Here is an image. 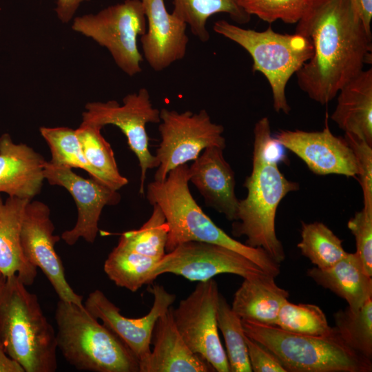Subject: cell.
<instances>
[{"mask_svg":"<svg viewBox=\"0 0 372 372\" xmlns=\"http://www.w3.org/2000/svg\"><path fill=\"white\" fill-rule=\"evenodd\" d=\"M159 260L118 243L105 260L103 269L116 286L136 292L152 283L151 273Z\"/></svg>","mask_w":372,"mask_h":372,"instance_id":"26","label":"cell"},{"mask_svg":"<svg viewBox=\"0 0 372 372\" xmlns=\"http://www.w3.org/2000/svg\"><path fill=\"white\" fill-rule=\"evenodd\" d=\"M39 130L50 149L52 164L81 168L92 177V169L83 154L75 130L41 127Z\"/></svg>","mask_w":372,"mask_h":372,"instance_id":"33","label":"cell"},{"mask_svg":"<svg viewBox=\"0 0 372 372\" xmlns=\"http://www.w3.org/2000/svg\"><path fill=\"white\" fill-rule=\"evenodd\" d=\"M366 30L371 33L372 0H349Z\"/></svg>","mask_w":372,"mask_h":372,"instance_id":"39","label":"cell"},{"mask_svg":"<svg viewBox=\"0 0 372 372\" xmlns=\"http://www.w3.org/2000/svg\"><path fill=\"white\" fill-rule=\"evenodd\" d=\"M148 220L138 229L123 232L119 244L147 256L161 260L166 254L169 227L161 207L156 205Z\"/></svg>","mask_w":372,"mask_h":372,"instance_id":"31","label":"cell"},{"mask_svg":"<svg viewBox=\"0 0 372 372\" xmlns=\"http://www.w3.org/2000/svg\"><path fill=\"white\" fill-rule=\"evenodd\" d=\"M355 239L356 254L365 273L372 277V207L363 206L347 223Z\"/></svg>","mask_w":372,"mask_h":372,"instance_id":"35","label":"cell"},{"mask_svg":"<svg viewBox=\"0 0 372 372\" xmlns=\"http://www.w3.org/2000/svg\"><path fill=\"white\" fill-rule=\"evenodd\" d=\"M48 206L29 200L25 207L21 229V244L26 260L40 269L59 300L84 307L83 296L74 292L65 278L63 262L55 251L60 236L54 234V226Z\"/></svg>","mask_w":372,"mask_h":372,"instance_id":"13","label":"cell"},{"mask_svg":"<svg viewBox=\"0 0 372 372\" xmlns=\"http://www.w3.org/2000/svg\"><path fill=\"white\" fill-rule=\"evenodd\" d=\"M297 247L303 256L320 269L331 267L347 254L342 240L320 222H302L301 240Z\"/></svg>","mask_w":372,"mask_h":372,"instance_id":"28","label":"cell"},{"mask_svg":"<svg viewBox=\"0 0 372 372\" xmlns=\"http://www.w3.org/2000/svg\"><path fill=\"white\" fill-rule=\"evenodd\" d=\"M252 169L245 179L246 197L239 200L238 219L232 234L244 236L245 244L264 249L280 264L285 254L276 233V215L281 200L290 192L299 189L297 182L288 180L280 171L276 147L267 117H262L254 128Z\"/></svg>","mask_w":372,"mask_h":372,"instance_id":"2","label":"cell"},{"mask_svg":"<svg viewBox=\"0 0 372 372\" xmlns=\"http://www.w3.org/2000/svg\"><path fill=\"white\" fill-rule=\"evenodd\" d=\"M333 316L334 327L344 342L357 353L372 360V298L357 310L347 307Z\"/></svg>","mask_w":372,"mask_h":372,"instance_id":"29","label":"cell"},{"mask_svg":"<svg viewBox=\"0 0 372 372\" xmlns=\"http://www.w3.org/2000/svg\"><path fill=\"white\" fill-rule=\"evenodd\" d=\"M154 296L153 304L144 316L132 318L124 316L101 290L90 292L83 303L85 309L112 331L131 351L138 363L149 356L155 324L176 300V295L168 292L163 286L154 285L149 288Z\"/></svg>","mask_w":372,"mask_h":372,"instance_id":"14","label":"cell"},{"mask_svg":"<svg viewBox=\"0 0 372 372\" xmlns=\"http://www.w3.org/2000/svg\"><path fill=\"white\" fill-rule=\"evenodd\" d=\"M56 344L77 370L139 372V363L127 346L84 307L59 300L55 310Z\"/></svg>","mask_w":372,"mask_h":372,"instance_id":"5","label":"cell"},{"mask_svg":"<svg viewBox=\"0 0 372 372\" xmlns=\"http://www.w3.org/2000/svg\"><path fill=\"white\" fill-rule=\"evenodd\" d=\"M307 275L318 285L345 300L348 307L353 310L372 298V277L365 273L355 252L347 253L329 268H311Z\"/></svg>","mask_w":372,"mask_h":372,"instance_id":"23","label":"cell"},{"mask_svg":"<svg viewBox=\"0 0 372 372\" xmlns=\"http://www.w3.org/2000/svg\"><path fill=\"white\" fill-rule=\"evenodd\" d=\"M0 372H24L21 365L6 353L0 340Z\"/></svg>","mask_w":372,"mask_h":372,"instance_id":"40","label":"cell"},{"mask_svg":"<svg viewBox=\"0 0 372 372\" xmlns=\"http://www.w3.org/2000/svg\"><path fill=\"white\" fill-rule=\"evenodd\" d=\"M44 176L50 185L66 189L75 200L78 210L74 227L63 231L61 238L69 245L79 238L93 243L99 231V221L105 206L114 205L121 200L118 191L113 190L93 178L85 179L71 167L55 165L50 161L44 164Z\"/></svg>","mask_w":372,"mask_h":372,"instance_id":"15","label":"cell"},{"mask_svg":"<svg viewBox=\"0 0 372 372\" xmlns=\"http://www.w3.org/2000/svg\"><path fill=\"white\" fill-rule=\"evenodd\" d=\"M344 139L355 156L363 204L372 207V145L353 134L345 133Z\"/></svg>","mask_w":372,"mask_h":372,"instance_id":"36","label":"cell"},{"mask_svg":"<svg viewBox=\"0 0 372 372\" xmlns=\"http://www.w3.org/2000/svg\"><path fill=\"white\" fill-rule=\"evenodd\" d=\"M331 118L345 133L372 145V69L363 70L338 92Z\"/></svg>","mask_w":372,"mask_h":372,"instance_id":"21","label":"cell"},{"mask_svg":"<svg viewBox=\"0 0 372 372\" xmlns=\"http://www.w3.org/2000/svg\"><path fill=\"white\" fill-rule=\"evenodd\" d=\"M274 138L304 161L315 174H358L354 154L344 137L335 136L327 125L321 131L280 130Z\"/></svg>","mask_w":372,"mask_h":372,"instance_id":"16","label":"cell"},{"mask_svg":"<svg viewBox=\"0 0 372 372\" xmlns=\"http://www.w3.org/2000/svg\"><path fill=\"white\" fill-rule=\"evenodd\" d=\"M221 147L205 149L189 167V182L198 190L207 206L236 221L239 200L235 194V174Z\"/></svg>","mask_w":372,"mask_h":372,"instance_id":"18","label":"cell"},{"mask_svg":"<svg viewBox=\"0 0 372 372\" xmlns=\"http://www.w3.org/2000/svg\"><path fill=\"white\" fill-rule=\"evenodd\" d=\"M275 326L289 332L313 336L327 335L333 331L317 305L296 304L288 300L281 306Z\"/></svg>","mask_w":372,"mask_h":372,"instance_id":"32","label":"cell"},{"mask_svg":"<svg viewBox=\"0 0 372 372\" xmlns=\"http://www.w3.org/2000/svg\"><path fill=\"white\" fill-rule=\"evenodd\" d=\"M102 128L81 123L75 130L83 154L91 167L92 178L118 191L128 183L119 172L110 144L101 133Z\"/></svg>","mask_w":372,"mask_h":372,"instance_id":"25","label":"cell"},{"mask_svg":"<svg viewBox=\"0 0 372 372\" xmlns=\"http://www.w3.org/2000/svg\"><path fill=\"white\" fill-rule=\"evenodd\" d=\"M172 13L185 21L202 42L209 39L206 23L212 15L227 14L232 21L240 25L248 23L251 19L239 5L238 0H172Z\"/></svg>","mask_w":372,"mask_h":372,"instance_id":"27","label":"cell"},{"mask_svg":"<svg viewBox=\"0 0 372 372\" xmlns=\"http://www.w3.org/2000/svg\"><path fill=\"white\" fill-rule=\"evenodd\" d=\"M6 280V277L4 276L1 273H0V292L1 291L5 282Z\"/></svg>","mask_w":372,"mask_h":372,"instance_id":"41","label":"cell"},{"mask_svg":"<svg viewBox=\"0 0 372 372\" xmlns=\"http://www.w3.org/2000/svg\"><path fill=\"white\" fill-rule=\"evenodd\" d=\"M30 200L8 197L5 202L0 196V273L6 278L17 275L30 286L37 275V268L23 256L21 229L26 204Z\"/></svg>","mask_w":372,"mask_h":372,"instance_id":"22","label":"cell"},{"mask_svg":"<svg viewBox=\"0 0 372 372\" xmlns=\"http://www.w3.org/2000/svg\"><path fill=\"white\" fill-rule=\"evenodd\" d=\"M121 105L116 101L91 102L83 112V123L103 127L107 125L118 127L125 134L130 149L138 160L141 168L139 193L144 194V184L149 169L157 168L158 161L149 149L147 123L161 122V110L153 107L149 91L141 88L123 99Z\"/></svg>","mask_w":372,"mask_h":372,"instance_id":"11","label":"cell"},{"mask_svg":"<svg viewBox=\"0 0 372 372\" xmlns=\"http://www.w3.org/2000/svg\"><path fill=\"white\" fill-rule=\"evenodd\" d=\"M44 158L25 144L14 143L10 135L0 136V193L32 200L45 179Z\"/></svg>","mask_w":372,"mask_h":372,"instance_id":"19","label":"cell"},{"mask_svg":"<svg viewBox=\"0 0 372 372\" xmlns=\"http://www.w3.org/2000/svg\"><path fill=\"white\" fill-rule=\"evenodd\" d=\"M309 0H238L239 5L251 17L273 23L280 20L297 23L302 17Z\"/></svg>","mask_w":372,"mask_h":372,"instance_id":"34","label":"cell"},{"mask_svg":"<svg viewBox=\"0 0 372 372\" xmlns=\"http://www.w3.org/2000/svg\"><path fill=\"white\" fill-rule=\"evenodd\" d=\"M245 340L252 371L287 372L276 356L265 347L246 335Z\"/></svg>","mask_w":372,"mask_h":372,"instance_id":"37","label":"cell"},{"mask_svg":"<svg viewBox=\"0 0 372 372\" xmlns=\"http://www.w3.org/2000/svg\"><path fill=\"white\" fill-rule=\"evenodd\" d=\"M244 332L269 349L287 372H371V360L351 349L333 327L329 335L294 333L242 319Z\"/></svg>","mask_w":372,"mask_h":372,"instance_id":"6","label":"cell"},{"mask_svg":"<svg viewBox=\"0 0 372 372\" xmlns=\"http://www.w3.org/2000/svg\"><path fill=\"white\" fill-rule=\"evenodd\" d=\"M170 273L190 281L203 282L221 273H232L243 278L267 274L243 255L223 246L189 241L167 252L151 273L153 281Z\"/></svg>","mask_w":372,"mask_h":372,"instance_id":"12","label":"cell"},{"mask_svg":"<svg viewBox=\"0 0 372 372\" xmlns=\"http://www.w3.org/2000/svg\"><path fill=\"white\" fill-rule=\"evenodd\" d=\"M273 276L244 278L234 294L231 309L243 320L276 325L278 312L289 297Z\"/></svg>","mask_w":372,"mask_h":372,"instance_id":"24","label":"cell"},{"mask_svg":"<svg viewBox=\"0 0 372 372\" xmlns=\"http://www.w3.org/2000/svg\"><path fill=\"white\" fill-rule=\"evenodd\" d=\"M218 328L225 340L226 355L230 371H252L242 319L232 310L225 298L220 293L216 311Z\"/></svg>","mask_w":372,"mask_h":372,"instance_id":"30","label":"cell"},{"mask_svg":"<svg viewBox=\"0 0 372 372\" xmlns=\"http://www.w3.org/2000/svg\"><path fill=\"white\" fill-rule=\"evenodd\" d=\"M220 292L213 279L198 282L194 291L172 309L173 318L183 340L192 352L217 372H229L221 344L216 311Z\"/></svg>","mask_w":372,"mask_h":372,"instance_id":"10","label":"cell"},{"mask_svg":"<svg viewBox=\"0 0 372 372\" xmlns=\"http://www.w3.org/2000/svg\"><path fill=\"white\" fill-rule=\"evenodd\" d=\"M296 33L306 37L312 56L296 73L300 88L324 105L372 62V36L349 0H309Z\"/></svg>","mask_w":372,"mask_h":372,"instance_id":"1","label":"cell"},{"mask_svg":"<svg viewBox=\"0 0 372 372\" xmlns=\"http://www.w3.org/2000/svg\"><path fill=\"white\" fill-rule=\"evenodd\" d=\"M72 28L106 48L118 67L127 75L141 72L143 58L137 38L145 34L147 22L141 0H125L96 14L77 17Z\"/></svg>","mask_w":372,"mask_h":372,"instance_id":"8","label":"cell"},{"mask_svg":"<svg viewBox=\"0 0 372 372\" xmlns=\"http://www.w3.org/2000/svg\"><path fill=\"white\" fill-rule=\"evenodd\" d=\"M173 307L157 320L152 333L154 347L139 364V372H209L213 368L186 344L175 324Z\"/></svg>","mask_w":372,"mask_h":372,"instance_id":"20","label":"cell"},{"mask_svg":"<svg viewBox=\"0 0 372 372\" xmlns=\"http://www.w3.org/2000/svg\"><path fill=\"white\" fill-rule=\"evenodd\" d=\"M160 116L161 141L155 155L158 166L154 180H164L169 172L195 161L207 147H226L224 127L213 123L205 110L194 113L163 108Z\"/></svg>","mask_w":372,"mask_h":372,"instance_id":"9","label":"cell"},{"mask_svg":"<svg viewBox=\"0 0 372 372\" xmlns=\"http://www.w3.org/2000/svg\"><path fill=\"white\" fill-rule=\"evenodd\" d=\"M147 29L141 36L143 55L155 71H162L186 54L187 25L167 10L164 0H141Z\"/></svg>","mask_w":372,"mask_h":372,"instance_id":"17","label":"cell"},{"mask_svg":"<svg viewBox=\"0 0 372 372\" xmlns=\"http://www.w3.org/2000/svg\"><path fill=\"white\" fill-rule=\"evenodd\" d=\"M90 0H56L55 11L58 18L63 23L70 21L83 1Z\"/></svg>","mask_w":372,"mask_h":372,"instance_id":"38","label":"cell"},{"mask_svg":"<svg viewBox=\"0 0 372 372\" xmlns=\"http://www.w3.org/2000/svg\"><path fill=\"white\" fill-rule=\"evenodd\" d=\"M213 29L217 34L244 48L253 60V72L262 73L271 90L277 112L289 114L286 96L290 78L312 56L309 40L298 33L280 34L271 26L263 31L246 29L226 20H218Z\"/></svg>","mask_w":372,"mask_h":372,"instance_id":"7","label":"cell"},{"mask_svg":"<svg viewBox=\"0 0 372 372\" xmlns=\"http://www.w3.org/2000/svg\"><path fill=\"white\" fill-rule=\"evenodd\" d=\"M189 183V166L185 164L169 172L164 180L147 185V200L161 207L168 225L166 253L189 241L216 244L243 255L266 273L278 276L280 264L264 249L238 241L212 221L194 200Z\"/></svg>","mask_w":372,"mask_h":372,"instance_id":"3","label":"cell"},{"mask_svg":"<svg viewBox=\"0 0 372 372\" xmlns=\"http://www.w3.org/2000/svg\"><path fill=\"white\" fill-rule=\"evenodd\" d=\"M26 287L17 275L6 278L0 292V340L24 372H54L56 331Z\"/></svg>","mask_w":372,"mask_h":372,"instance_id":"4","label":"cell"}]
</instances>
